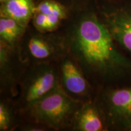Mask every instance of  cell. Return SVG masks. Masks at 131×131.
<instances>
[{
    "label": "cell",
    "instance_id": "6da1fadb",
    "mask_svg": "<svg viewBox=\"0 0 131 131\" xmlns=\"http://www.w3.org/2000/svg\"><path fill=\"white\" fill-rule=\"evenodd\" d=\"M75 45L82 58L106 81L131 84V59L121 51L105 24L94 18L83 20Z\"/></svg>",
    "mask_w": 131,
    "mask_h": 131
},
{
    "label": "cell",
    "instance_id": "7a4b0ae2",
    "mask_svg": "<svg viewBox=\"0 0 131 131\" xmlns=\"http://www.w3.org/2000/svg\"><path fill=\"white\" fill-rule=\"evenodd\" d=\"M32 114L40 122L53 127H60L70 117L75 102L60 88H56L32 105Z\"/></svg>",
    "mask_w": 131,
    "mask_h": 131
},
{
    "label": "cell",
    "instance_id": "3957f363",
    "mask_svg": "<svg viewBox=\"0 0 131 131\" xmlns=\"http://www.w3.org/2000/svg\"><path fill=\"white\" fill-rule=\"evenodd\" d=\"M108 126L131 130V84L111 87L103 95Z\"/></svg>",
    "mask_w": 131,
    "mask_h": 131
},
{
    "label": "cell",
    "instance_id": "277c9868",
    "mask_svg": "<svg viewBox=\"0 0 131 131\" xmlns=\"http://www.w3.org/2000/svg\"><path fill=\"white\" fill-rule=\"evenodd\" d=\"M119 49L131 59V9H121L107 16L105 24Z\"/></svg>",
    "mask_w": 131,
    "mask_h": 131
},
{
    "label": "cell",
    "instance_id": "5b68a950",
    "mask_svg": "<svg viewBox=\"0 0 131 131\" xmlns=\"http://www.w3.org/2000/svg\"><path fill=\"white\" fill-rule=\"evenodd\" d=\"M57 75L51 69L43 68L38 70L27 83L25 100L32 105L57 88Z\"/></svg>",
    "mask_w": 131,
    "mask_h": 131
},
{
    "label": "cell",
    "instance_id": "8992f818",
    "mask_svg": "<svg viewBox=\"0 0 131 131\" xmlns=\"http://www.w3.org/2000/svg\"><path fill=\"white\" fill-rule=\"evenodd\" d=\"M35 12L32 0H6L3 3L1 16L11 18L25 27Z\"/></svg>",
    "mask_w": 131,
    "mask_h": 131
},
{
    "label": "cell",
    "instance_id": "52a82bcc",
    "mask_svg": "<svg viewBox=\"0 0 131 131\" xmlns=\"http://www.w3.org/2000/svg\"><path fill=\"white\" fill-rule=\"evenodd\" d=\"M63 81L66 89L72 94H84L88 88L86 81L78 67L70 60H66L61 66Z\"/></svg>",
    "mask_w": 131,
    "mask_h": 131
},
{
    "label": "cell",
    "instance_id": "ba28073f",
    "mask_svg": "<svg viewBox=\"0 0 131 131\" xmlns=\"http://www.w3.org/2000/svg\"><path fill=\"white\" fill-rule=\"evenodd\" d=\"M108 123L103 114L92 106H86L80 111L77 118L78 128L83 131H101L107 128Z\"/></svg>",
    "mask_w": 131,
    "mask_h": 131
},
{
    "label": "cell",
    "instance_id": "9c48e42d",
    "mask_svg": "<svg viewBox=\"0 0 131 131\" xmlns=\"http://www.w3.org/2000/svg\"><path fill=\"white\" fill-rule=\"evenodd\" d=\"M24 26L11 18L1 16L0 36L3 41L13 43L17 40L24 30Z\"/></svg>",
    "mask_w": 131,
    "mask_h": 131
},
{
    "label": "cell",
    "instance_id": "30bf717a",
    "mask_svg": "<svg viewBox=\"0 0 131 131\" xmlns=\"http://www.w3.org/2000/svg\"><path fill=\"white\" fill-rule=\"evenodd\" d=\"M28 50L30 55L37 60H46L53 53V48L46 40L38 37H32L29 40Z\"/></svg>",
    "mask_w": 131,
    "mask_h": 131
},
{
    "label": "cell",
    "instance_id": "8fae6325",
    "mask_svg": "<svg viewBox=\"0 0 131 131\" xmlns=\"http://www.w3.org/2000/svg\"><path fill=\"white\" fill-rule=\"evenodd\" d=\"M61 20L58 16L35 12L34 23L36 28L41 32H49L56 29Z\"/></svg>",
    "mask_w": 131,
    "mask_h": 131
},
{
    "label": "cell",
    "instance_id": "7c38bea8",
    "mask_svg": "<svg viewBox=\"0 0 131 131\" xmlns=\"http://www.w3.org/2000/svg\"><path fill=\"white\" fill-rule=\"evenodd\" d=\"M45 14L46 15L58 16L61 19L66 17L64 8L59 3L52 1H46L40 3L35 7V12Z\"/></svg>",
    "mask_w": 131,
    "mask_h": 131
},
{
    "label": "cell",
    "instance_id": "4fadbf2b",
    "mask_svg": "<svg viewBox=\"0 0 131 131\" xmlns=\"http://www.w3.org/2000/svg\"><path fill=\"white\" fill-rule=\"evenodd\" d=\"M10 120V118L7 109L4 104L1 103L0 105V129L1 130L8 128Z\"/></svg>",
    "mask_w": 131,
    "mask_h": 131
},
{
    "label": "cell",
    "instance_id": "5bb4252c",
    "mask_svg": "<svg viewBox=\"0 0 131 131\" xmlns=\"http://www.w3.org/2000/svg\"><path fill=\"white\" fill-rule=\"evenodd\" d=\"M6 1V0H0V1H1V3H4V1Z\"/></svg>",
    "mask_w": 131,
    "mask_h": 131
},
{
    "label": "cell",
    "instance_id": "9a60e30c",
    "mask_svg": "<svg viewBox=\"0 0 131 131\" xmlns=\"http://www.w3.org/2000/svg\"></svg>",
    "mask_w": 131,
    "mask_h": 131
}]
</instances>
